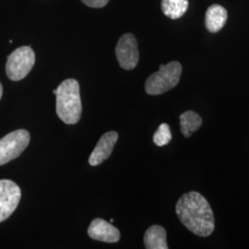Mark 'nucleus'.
I'll list each match as a JSON object with an SVG mask.
<instances>
[{
	"label": "nucleus",
	"mask_w": 249,
	"mask_h": 249,
	"mask_svg": "<svg viewBox=\"0 0 249 249\" xmlns=\"http://www.w3.org/2000/svg\"><path fill=\"white\" fill-rule=\"evenodd\" d=\"M176 212L181 223L197 236L207 237L213 232V209L200 193L191 191L184 194L178 201Z\"/></svg>",
	"instance_id": "f257e3e1"
},
{
	"label": "nucleus",
	"mask_w": 249,
	"mask_h": 249,
	"mask_svg": "<svg viewBox=\"0 0 249 249\" xmlns=\"http://www.w3.org/2000/svg\"><path fill=\"white\" fill-rule=\"evenodd\" d=\"M53 92L56 97L55 110L58 117L66 124H77L82 114L79 82L74 79L65 80Z\"/></svg>",
	"instance_id": "f03ea898"
},
{
	"label": "nucleus",
	"mask_w": 249,
	"mask_h": 249,
	"mask_svg": "<svg viewBox=\"0 0 249 249\" xmlns=\"http://www.w3.org/2000/svg\"><path fill=\"white\" fill-rule=\"evenodd\" d=\"M182 71V65L178 61L160 65L159 71L152 73L146 80V92L150 95H160L174 89L179 83Z\"/></svg>",
	"instance_id": "7ed1b4c3"
},
{
	"label": "nucleus",
	"mask_w": 249,
	"mask_h": 249,
	"mask_svg": "<svg viewBox=\"0 0 249 249\" xmlns=\"http://www.w3.org/2000/svg\"><path fill=\"white\" fill-rule=\"evenodd\" d=\"M36 64V53L30 46H21L8 56L6 73L9 80H23Z\"/></svg>",
	"instance_id": "20e7f679"
},
{
	"label": "nucleus",
	"mask_w": 249,
	"mask_h": 249,
	"mask_svg": "<svg viewBox=\"0 0 249 249\" xmlns=\"http://www.w3.org/2000/svg\"><path fill=\"white\" fill-rule=\"evenodd\" d=\"M31 136L25 129H18L0 140V165L18 158L30 143Z\"/></svg>",
	"instance_id": "39448f33"
},
{
	"label": "nucleus",
	"mask_w": 249,
	"mask_h": 249,
	"mask_svg": "<svg viewBox=\"0 0 249 249\" xmlns=\"http://www.w3.org/2000/svg\"><path fill=\"white\" fill-rule=\"evenodd\" d=\"M118 63L125 71L134 70L140 60L138 42L132 34H124L120 37L116 47Z\"/></svg>",
	"instance_id": "423d86ee"
},
{
	"label": "nucleus",
	"mask_w": 249,
	"mask_h": 249,
	"mask_svg": "<svg viewBox=\"0 0 249 249\" xmlns=\"http://www.w3.org/2000/svg\"><path fill=\"white\" fill-rule=\"evenodd\" d=\"M20 196L21 191L16 183L8 179L0 180V223L15 212Z\"/></svg>",
	"instance_id": "0eeeda50"
},
{
	"label": "nucleus",
	"mask_w": 249,
	"mask_h": 249,
	"mask_svg": "<svg viewBox=\"0 0 249 249\" xmlns=\"http://www.w3.org/2000/svg\"><path fill=\"white\" fill-rule=\"evenodd\" d=\"M88 234L93 240L116 243L120 239V231L111 223L103 219H94L88 228Z\"/></svg>",
	"instance_id": "6e6552de"
},
{
	"label": "nucleus",
	"mask_w": 249,
	"mask_h": 249,
	"mask_svg": "<svg viewBox=\"0 0 249 249\" xmlns=\"http://www.w3.org/2000/svg\"><path fill=\"white\" fill-rule=\"evenodd\" d=\"M117 140L118 134L116 133V131H110L104 134L100 138L97 145L95 146L94 150L89 156V164L91 166H96L107 160L112 154V151L114 150Z\"/></svg>",
	"instance_id": "1a4fd4ad"
},
{
	"label": "nucleus",
	"mask_w": 249,
	"mask_h": 249,
	"mask_svg": "<svg viewBox=\"0 0 249 249\" xmlns=\"http://www.w3.org/2000/svg\"><path fill=\"white\" fill-rule=\"evenodd\" d=\"M227 18V10L218 4H213L209 7L206 11L205 26L210 33L216 34L220 32L226 24Z\"/></svg>",
	"instance_id": "9d476101"
},
{
	"label": "nucleus",
	"mask_w": 249,
	"mask_h": 249,
	"mask_svg": "<svg viewBox=\"0 0 249 249\" xmlns=\"http://www.w3.org/2000/svg\"><path fill=\"white\" fill-rule=\"evenodd\" d=\"M144 245L147 249H167L166 231L160 225H152L144 234Z\"/></svg>",
	"instance_id": "9b49d317"
},
{
	"label": "nucleus",
	"mask_w": 249,
	"mask_h": 249,
	"mask_svg": "<svg viewBox=\"0 0 249 249\" xmlns=\"http://www.w3.org/2000/svg\"><path fill=\"white\" fill-rule=\"evenodd\" d=\"M202 124V118L194 111H187L180 116V128L181 132L186 137L192 136Z\"/></svg>",
	"instance_id": "f8f14e48"
},
{
	"label": "nucleus",
	"mask_w": 249,
	"mask_h": 249,
	"mask_svg": "<svg viewBox=\"0 0 249 249\" xmlns=\"http://www.w3.org/2000/svg\"><path fill=\"white\" fill-rule=\"evenodd\" d=\"M188 5V0H161V10L166 17L178 19L185 15Z\"/></svg>",
	"instance_id": "ddd939ff"
},
{
	"label": "nucleus",
	"mask_w": 249,
	"mask_h": 249,
	"mask_svg": "<svg viewBox=\"0 0 249 249\" xmlns=\"http://www.w3.org/2000/svg\"><path fill=\"white\" fill-rule=\"evenodd\" d=\"M172 140V133L169 124L162 123L159 125L158 129L153 135V142L155 145L162 147L167 145Z\"/></svg>",
	"instance_id": "4468645a"
},
{
	"label": "nucleus",
	"mask_w": 249,
	"mask_h": 249,
	"mask_svg": "<svg viewBox=\"0 0 249 249\" xmlns=\"http://www.w3.org/2000/svg\"><path fill=\"white\" fill-rule=\"evenodd\" d=\"M83 4L88 6L89 8L93 9H101L107 6L109 3V0H81Z\"/></svg>",
	"instance_id": "2eb2a0df"
},
{
	"label": "nucleus",
	"mask_w": 249,
	"mask_h": 249,
	"mask_svg": "<svg viewBox=\"0 0 249 249\" xmlns=\"http://www.w3.org/2000/svg\"><path fill=\"white\" fill-rule=\"evenodd\" d=\"M2 95H3V86H2V84L0 82V100L2 98Z\"/></svg>",
	"instance_id": "dca6fc26"
},
{
	"label": "nucleus",
	"mask_w": 249,
	"mask_h": 249,
	"mask_svg": "<svg viewBox=\"0 0 249 249\" xmlns=\"http://www.w3.org/2000/svg\"><path fill=\"white\" fill-rule=\"evenodd\" d=\"M110 223H114V219H111V220H110Z\"/></svg>",
	"instance_id": "f3484780"
}]
</instances>
